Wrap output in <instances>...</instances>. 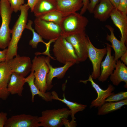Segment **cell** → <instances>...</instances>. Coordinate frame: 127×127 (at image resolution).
I'll list each match as a JSON object with an SVG mask.
<instances>
[{"label":"cell","mask_w":127,"mask_h":127,"mask_svg":"<svg viewBox=\"0 0 127 127\" xmlns=\"http://www.w3.org/2000/svg\"><path fill=\"white\" fill-rule=\"evenodd\" d=\"M29 9L30 7L27 4H24L20 7V15L11 29L12 36L7 48L6 61H8L17 55L18 43L27 24Z\"/></svg>","instance_id":"cell-1"},{"label":"cell","mask_w":127,"mask_h":127,"mask_svg":"<svg viewBox=\"0 0 127 127\" xmlns=\"http://www.w3.org/2000/svg\"><path fill=\"white\" fill-rule=\"evenodd\" d=\"M88 22L87 17L77 12L64 17L59 25L61 36L66 38L85 32Z\"/></svg>","instance_id":"cell-2"},{"label":"cell","mask_w":127,"mask_h":127,"mask_svg":"<svg viewBox=\"0 0 127 127\" xmlns=\"http://www.w3.org/2000/svg\"><path fill=\"white\" fill-rule=\"evenodd\" d=\"M52 51L56 60L60 63L79 62L73 47L65 38L58 37L54 42Z\"/></svg>","instance_id":"cell-3"},{"label":"cell","mask_w":127,"mask_h":127,"mask_svg":"<svg viewBox=\"0 0 127 127\" xmlns=\"http://www.w3.org/2000/svg\"><path fill=\"white\" fill-rule=\"evenodd\" d=\"M13 12L7 0H0V15L2 23L0 28V48L8 47L10 41L11 29L9 27Z\"/></svg>","instance_id":"cell-4"},{"label":"cell","mask_w":127,"mask_h":127,"mask_svg":"<svg viewBox=\"0 0 127 127\" xmlns=\"http://www.w3.org/2000/svg\"><path fill=\"white\" fill-rule=\"evenodd\" d=\"M49 70L46 57L36 56L32 61L31 71L34 72L35 84L38 89L43 92L47 91L46 79Z\"/></svg>","instance_id":"cell-5"},{"label":"cell","mask_w":127,"mask_h":127,"mask_svg":"<svg viewBox=\"0 0 127 127\" xmlns=\"http://www.w3.org/2000/svg\"><path fill=\"white\" fill-rule=\"evenodd\" d=\"M71 111L66 108L47 110L43 111L41 115L38 117L40 127H60L63 126L62 119L68 118Z\"/></svg>","instance_id":"cell-6"},{"label":"cell","mask_w":127,"mask_h":127,"mask_svg":"<svg viewBox=\"0 0 127 127\" xmlns=\"http://www.w3.org/2000/svg\"><path fill=\"white\" fill-rule=\"evenodd\" d=\"M35 30L43 39L56 40L61 36V31L60 25L36 17L34 21Z\"/></svg>","instance_id":"cell-7"},{"label":"cell","mask_w":127,"mask_h":127,"mask_svg":"<svg viewBox=\"0 0 127 127\" xmlns=\"http://www.w3.org/2000/svg\"><path fill=\"white\" fill-rule=\"evenodd\" d=\"M88 57L91 62L93 71L91 76L92 79H96L99 77L100 73V65L102 60L107 53L106 48L99 49L95 48L92 43L87 36Z\"/></svg>","instance_id":"cell-8"},{"label":"cell","mask_w":127,"mask_h":127,"mask_svg":"<svg viewBox=\"0 0 127 127\" xmlns=\"http://www.w3.org/2000/svg\"><path fill=\"white\" fill-rule=\"evenodd\" d=\"M87 36L85 32L65 38L73 47L79 62L85 61L88 57Z\"/></svg>","instance_id":"cell-9"},{"label":"cell","mask_w":127,"mask_h":127,"mask_svg":"<svg viewBox=\"0 0 127 127\" xmlns=\"http://www.w3.org/2000/svg\"><path fill=\"white\" fill-rule=\"evenodd\" d=\"M38 117L25 114L13 115L8 119L4 127H40Z\"/></svg>","instance_id":"cell-10"},{"label":"cell","mask_w":127,"mask_h":127,"mask_svg":"<svg viewBox=\"0 0 127 127\" xmlns=\"http://www.w3.org/2000/svg\"><path fill=\"white\" fill-rule=\"evenodd\" d=\"M7 62L12 73H17L25 77L31 71L32 61L28 57L17 55Z\"/></svg>","instance_id":"cell-11"},{"label":"cell","mask_w":127,"mask_h":127,"mask_svg":"<svg viewBox=\"0 0 127 127\" xmlns=\"http://www.w3.org/2000/svg\"><path fill=\"white\" fill-rule=\"evenodd\" d=\"M88 81L90 82L92 87L95 89L97 94L96 99L91 102V107H100L105 102L106 99L111 95L114 93L113 91L114 90L115 88L112 85L109 84L107 89L103 90L94 81L91 75H89L87 80H80L79 82L86 84Z\"/></svg>","instance_id":"cell-12"},{"label":"cell","mask_w":127,"mask_h":127,"mask_svg":"<svg viewBox=\"0 0 127 127\" xmlns=\"http://www.w3.org/2000/svg\"><path fill=\"white\" fill-rule=\"evenodd\" d=\"M107 45V55L104 61L102 62L100 67L101 72L98 78L99 80L103 82L106 81L113 73L115 68L116 61L114 56L111 55V49L110 45L106 43Z\"/></svg>","instance_id":"cell-13"},{"label":"cell","mask_w":127,"mask_h":127,"mask_svg":"<svg viewBox=\"0 0 127 127\" xmlns=\"http://www.w3.org/2000/svg\"><path fill=\"white\" fill-rule=\"evenodd\" d=\"M46 61L49 69L46 79L47 91H49L53 87L52 83L53 78L55 77H56L58 79L63 78L69 69L75 64L73 62H69L64 64L62 67H54L50 64V58L49 57H46Z\"/></svg>","instance_id":"cell-14"},{"label":"cell","mask_w":127,"mask_h":127,"mask_svg":"<svg viewBox=\"0 0 127 127\" xmlns=\"http://www.w3.org/2000/svg\"><path fill=\"white\" fill-rule=\"evenodd\" d=\"M12 73L7 62H0V99L6 100L10 95L7 87Z\"/></svg>","instance_id":"cell-15"},{"label":"cell","mask_w":127,"mask_h":127,"mask_svg":"<svg viewBox=\"0 0 127 127\" xmlns=\"http://www.w3.org/2000/svg\"><path fill=\"white\" fill-rule=\"evenodd\" d=\"M56 10L64 17L75 13L82 8V0H56Z\"/></svg>","instance_id":"cell-16"},{"label":"cell","mask_w":127,"mask_h":127,"mask_svg":"<svg viewBox=\"0 0 127 127\" xmlns=\"http://www.w3.org/2000/svg\"><path fill=\"white\" fill-rule=\"evenodd\" d=\"M111 19L119 29L121 35L120 41L126 44L127 41V16L115 8L110 15Z\"/></svg>","instance_id":"cell-17"},{"label":"cell","mask_w":127,"mask_h":127,"mask_svg":"<svg viewBox=\"0 0 127 127\" xmlns=\"http://www.w3.org/2000/svg\"><path fill=\"white\" fill-rule=\"evenodd\" d=\"M115 8L109 0H100L95 6L93 13L95 19L104 22L110 17V15Z\"/></svg>","instance_id":"cell-18"},{"label":"cell","mask_w":127,"mask_h":127,"mask_svg":"<svg viewBox=\"0 0 127 127\" xmlns=\"http://www.w3.org/2000/svg\"><path fill=\"white\" fill-rule=\"evenodd\" d=\"M105 26L110 32V35L107 33L106 39L111 43L112 45H110V46L114 50V59L116 61L120 58L123 54L127 51V48L125 44L118 40L115 36L114 33V29L109 25H106Z\"/></svg>","instance_id":"cell-19"},{"label":"cell","mask_w":127,"mask_h":127,"mask_svg":"<svg viewBox=\"0 0 127 127\" xmlns=\"http://www.w3.org/2000/svg\"><path fill=\"white\" fill-rule=\"evenodd\" d=\"M110 79L115 86L118 85L122 82H125L124 87L127 88V67L119 60H116L115 70L110 75Z\"/></svg>","instance_id":"cell-20"},{"label":"cell","mask_w":127,"mask_h":127,"mask_svg":"<svg viewBox=\"0 0 127 127\" xmlns=\"http://www.w3.org/2000/svg\"><path fill=\"white\" fill-rule=\"evenodd\" d=\"M25 78L17 73H12L7 87L10 94L22 96L24 86L26 83Z\"/></svg>","instance_id":"cell-21"},{"label":"cell","mask_w":127,"mask_h":127,"mask_svg":"<svg viewBox=\"0 0 127 127\" xmlns=\"http://www.w3.org/2000/svg\"><path fill=\"white\" fill-rule=\"evenodd\" d=\"M56 0H38L33 11L35 16L39 17L52 11L56 10Z\"/></svg>","instance_id":"cell-22"},{"label":"cell","mask_w":127,"mask_h":127,"mask_svg":"<svg viewBox=\"0 0 127 127\" xmlns=\"http://www.w3.org/2000/svg\"><path fill=\"white\" fill-rule=\"evenodd\" d=\"M26 83H28L31 93L32 101H34L35 96L38 95L42 99L47 102L51 101L52 98L51 93L49 92H43L40 91L38 88L34 83L35 76L33 71H31L30 75L25 78Z\"/></svg>","instance_id":"cell-23"},{"label":"cell","mask_w":127,"mask_h":127,"mask_svg":"<svg viewBox=\"0 0 127 127\" xmlns=\"http://www.w3.org/2000/svg\"><path fill=\"white\" fill-rule=\"evenodd\" d=\"M52 98V99L58 100L65 104L69 107L71 111V120H74L76 119L75 116V114L79 111H82L87 107V105L76 102H73L67 100L64 94L63 95V98H60L57 93L55 91H53L51 93Z\"/></svg>","instance_id":"cell-24"},{"label":"cell","mask_w":127,"mask_h":127,"mask_svg":"<svg viewBox=\"0 0 127 127\" xmlns=\"http://www.w3.org/2000/svg\"><path fill=\"white\" fill-rule=\"evenodd\" d=\"M127 105V99L117 102H105L99 108L97 115H103L121 109L122 107Z\"/></svg>","instance_id":"cell-25"},{"label":"cell","mask_w":127,"mask_h":127,"mask_svg":"<svg viewBox=\"0 0 127 127\" xmlns=\"http://www.w3.org/2000/svg\"><path fill=\"white\" fill-rule=\"evenodd\" d=\"M33 23V22L32 20H29L25 27V28L31 31L33 34L32 38L30 40L29 42V45L31 46L33 48L36 49L37 48L38 43L41 42L45 45L46 48L50 47L51 43L53 42H54L55 40H50L47 43L44 42L41 36L32 28V25Z\"/></svg>","instance_id":"cell-26"},{"label":"cell","mask_w":127,"mask_h":127,"mask_svg":"<svg viewBox=\"0 0 127 127\" xmlns=\"http://www.w3.org/2000/svg\"><path fill=\"white\" fill-rule=\"evenodd\" d=\"M64 16L57 10L52 11L39 18L45 21L51 22L60 25Z\"/></svg>","instance_id":"cell-27"},{"label":"cell","mask_w":127,"mask_h":127,"mask_svg":"<svg viewBox=\"0 0 127 127\" xmlns=\"http://www.w3.org/2000/svg\"><path fill=\"white\" fill-rule=\"evenodd\" d=\"M114 93L108 97L105 100V102H117L127 99V91H121L116 94Z\"/></svg>","instance_id":"cell-28"},{"label":"cell","mask_w":127,"mask_h":127,"mask_svg":"<svg viewBox=\"0 0 127 127\" xmlns=\"http://www.w3.org/2000/svg\"><path fill=\"white\" fill-rule=\"evenodd\" d=\"M9 3L13 12H17L20 11L21 6L24 4V0H7Z\"/></svg>","instance_id":"cell-29"},{"label":"cell","mask_w":127,"mask_h":127,"mask_svg":"<svg viewBox=\"0 0 127 127\" xmlns=\"http://www.w3.org/2000/svg\"><path fill=\"white\" fill-rule=\"evenodd\" d=\"M117 9L123 14L127 15V0H119Z\"/></svg>","instance_id":"cell-30"},{"label":"cell","mask_w":127,"mask_h":127,"mask_svg":"<svg viewBox=\"0 0 127 127\" xmlns=\"http://www.w3.org/2000/svg\"><path fill=\"white\" fill-rule=\"evenodd\" d=\"M67 118H64L62 119V121L63 125L66 127H75L77 126V124L75 120H71L70 121Z\"/></svg>","instance_id":"cell-31"},{"label":"cell","mask_w":127,"mask_h":127,"mask_svg":"<svg viewBox=\"0 0 127 127\" xmlns=\"http://www.w3.org/2000/svg\"><path fill=\"white\" fill-rule=\"evenodd\" d=\"M8 119L7 113L0 111V127H4Z\"/></svg>","instance_id":"cell-32"},{"label":"cell","mask_w":127,"mask_h":127,"mask_svg":"<svg viewBox=\"0 0 127 127\" xmlns=\"http://www.w3.org/2000/svg\"><path fill=\"white\" fill-rule=\"evenodd\" d=\"M99 0H90L87 9V10L90 13H93L94 9Z\"/></svg>","instance_id":"cell-33"},{"label":"cell","mask_w":127,"mask_h":127,"mask_svg":"<svg viewBox=\"0 0 127 127\" xmlns=\"http://www.w3.org/2000/svg\"><path fill=\"white\" fill-rule=\"evenodd\" d=\"M7 52V48L0 51V62L6 61Z\"/></svg>","instance_id":"cell-34"},{"label":"cell","mask_w":127,"mask_h":127,"mask_svg":"<svg viewBox=\"0 0 127 127\" xmlns=\"http://www.w3.org/2000/svg\"><path fill=\"white\" fill-rule=\"evenodd\" d=\"M83 4V6L82 8L80 14L83 15L87 10L88 4L89 3V0H82Z\"/></svg>","instance_id":"cell-35"},{"label":"cell","mask_w":127,"mask_h":127,"mask_svg":"<svg viewBox=\"0 0 127 127\" xmlns=\"http://www.w3.org/2000/svg\"><path fill=\"white\" fill-rule=\"evenodd\" d=\"M38 0H28L27 4L30 7L31 11L32 12Z\"/></svg>","instance_id":"cell-36"},{"label":"cell","mask_w":127,"mask_h":127,"mask_svg":"<svg viewBox=\"0 0 127 127\" xmlns=\"http://www.w3.org/2000/svg\"><path fill=\"white\" fill-rule=\"evenodd\" d=\"M120 58L122 61L126 65H127V51L121 56Z\"/></svg>","instance_id":"cell-37"},{"label":"cell","mask_w":127,"mask_h":127,"mask_svg":"<svg viewBox=\"0 0 127 127\" xmlns=\"http://www.w3.org/2000/svg\"><path fill=\"white\" fill-rule=\"evenodd\" d=\"M115 8L117 9L119 0H109Z\"/></svg>","instance_id":"cell-38"},{"label":"cell","mask_w":127,"mask_h":127,"mask_svg":"<svg viewBox=\"0 0 127 127\" xmlns=\"http://www.w3.org/2000/svg\"><path fill=\"white\" fill-rule=\"evenodd\" d=\"M35 54L36 56H37L39 55L42 54L45 55L44 54L43 52H36L35 53ZM47 55L50 58L52 59L53 60H55V59L54 58H53L51 56L50 54L49 55Z\"/></svg>","instance_id":"cell-39"}]
</instances>
